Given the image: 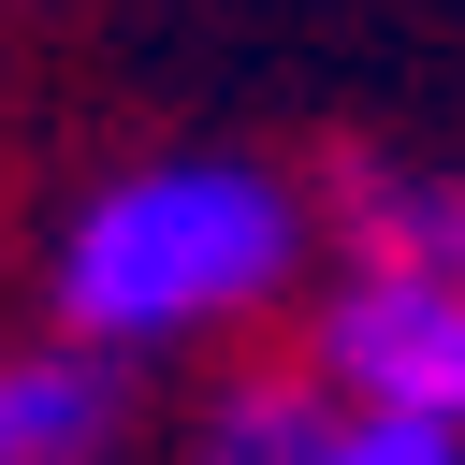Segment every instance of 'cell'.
Segmentation results:
<instances>
[{
	"instance_id": "4",
	"label": "cell",
	"mask_w": 465,
	"mask_h": 465,
	"mask_svg": "<svg viewBox=\"0 0 465 465\" xmlns=\"http://www.w3.org/2000/svg\"><path fill=\"white\" fill-rule=\"evenodd\" d=\"M334 232H349V262H421V276L465 291V174H378V160H349L334 174Z\"/></svg>"
},
{
	"instance_id": "2",
	"label": "cell",
	"mask_w": 465,
	"mask_h": 465,
	"mask_svg": "<svg viewBox=\"0 0 465 465\" xmlns=\"http://www.w3.org/2000/svg\"><path fill=\"white\" fill-rule=\"evenodd\" d=\"M305 378H320L334 407L465 436V291L421 276V262H349V276L305 305Z\"/></svg>"
},
{
	"instance_id": "5",
	"label": "cell",
	"mask_w": 465,
	"mask_h": 465,
	"mask_svg": "<svg viewBox=\"0 0 465 465\" xmlns=\"http://www.w3.org/2000/svg\"><path fill=\"white\" fill-rule=\"evenodd\" d=\"M320 421H334V392H320V378H232V392L203 407L189 465H305V450H320Z\"/></svg>"
},
{
	"instance_id": "6",
	"label": "cell",
	"mask_w": 465,
	"mask_h": 465,
	"mask_svg": "<svg viewBox=\"0 0 465 465\" xmlns=\"http://www.w3.org/2000/svg\"><path fill=\"white\" fill-rule=\"evenodd\" d=\"M305 465H465V436H436V421H378V407H334Z\"/></svg>"
},
{
	"instance_id": "3",
	"label": "cell",
	"mask_w": 465,
	"mask_h": 465,
	"mask_svg": "<svg viewBox=\"0 0 465 465\" xmlns=\"http://www.w3.org/2000/svg\"><path fill=\"white\" fill-rule=\"evenodd\" d=\"M116 363L102 349H0V465H102L116 450Z\"/></svg>"
},
{
	"instance_id": "1",
	"label": "cell",
	"mask_w": 465,
	"mask_h": 465,
	"mask_svg": "<svg viewBox=\"0 0 465 465\" xmlns=\"http://www.w3.org/2000/svg\"><path fill=\"white\" fill-rule=\"evenodd\" d=\"M320 247V203L276 174V160H232V145H174V160H131L102 174L58 247H44V305L73 349H189V334H232L262 320Z\"/></svg>"
}]
</instances>
